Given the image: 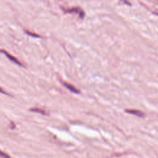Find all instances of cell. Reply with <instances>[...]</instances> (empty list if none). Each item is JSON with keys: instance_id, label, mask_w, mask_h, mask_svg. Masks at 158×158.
I'll return each instance as SVG.
<instances>
[{"instance_id": "6da1fadb", "label": "cell", "mask_w": 158, "mask_h": 158, "mask_svg": "<svg viewBox=\"0 0 158 158\" xmlns=\"http://www.w3.org/2000/svg\"><path fill=\"white\" fill-rule=\"evenodd\" d=\"M62 9H63V11L66 13L67 12H68V13H72V12L77 13L81 19H83L85 17V12L79 7H72V8H69V9L62 8Z\"/></svg>"}, {"instance_id": "7a4b0ae2", "label": "cell", "mask_w": 158, "mask_h": 158, "mask_svg": "<svg viewBox=\"0 0 158 158\" xmlns=\"http://www.w3.org/2000/svg\"><path fill=\"white\" fill-rule=\"evenodd\" d=\"M1 52H3V53L7 56V57L10 60H11L12 62H13L17 64V65H20V66H23V65H22V64L20 61H19L17 58H15V57L12 56L11 54H9L7 52H6V51H4V49H1Z\"/></svg>"}, {"instance_id": "3957f363", "label": "cell", "mask_w": 158, "mask_h": 158, "mask_svg": "<svg viewBox=\"0 0 158 158\" xmlns=\"http://www.w3.org/2000/svg\"><path fill=\"white\" fill-rule=\"evenodd\" d=\"M62 85L64 86H65L69 90H70L72 93H80V90L77 89L75 86H73V85H72L70 83H66V82H62Z\"/></svg>"}, {"instance_id": "277c9868", "label": "cell", "mask_w": 158, "mask_h": 158, "mask_svg": "<svg viewBox=\"0 0 158 158\" xmlns=\"http://www.w3.org/2000/svg\"><path fill=\"white\" fill-rule=\"evenodd\" d=\"M125 112L130 114H133V115H135L136 116L138 117H144V114L138 110H135V109H125Z\"/></svg>"}, {"instance_id": "5b68a950", "label": "cell", "mask_w": 158, "mask_h": 158, "mask_svg": "<svg viewBox=\"0 0 158 158\" xmlns=\"http://www.w3.org/2000/svg\"><path fill=\"white\" fill-rule=\"evenodd\" d=\"M31 111L32 112H38L40 113L43 115H47V113L45 110L41 109H39V108H31L30 109Z\"/></svg>"}, {"instance_id": "8992f818", "label": "cell", "mask_w": 158, "mask_h": 158, "mask_svg": "<svg viewBox=\"0 0 158 158\" xmlns=\"http://www.w3.org/2000/svg\"><path fill=\"white\" fill-rule=\"evenodd\" d=\"M25 32L28 35H30L31 36H33V37H40V35H37V34H35V33H31L30 31H25Z\"/></svg>"}, {"instance_id": "52a82bcc", "label": "cell", "mask_w": 158, "mask_h": 158, "mask_svg": "<svg viewBox=\"0 0 158 158\" xmlns=\"http://www.w3.org/2000/svg\"><path fill=\"white\" fill-rule=\"evenodd\" d=\"M1 157H4V158H10V157L7 154H6L4 153L3 152H1Z\"/></svg>"}, {"instance_id": "ba28073f", "label": "cell", "mask_w": 158, "mask_h": 158, "mask_svg": "<svg viewBox=\"0 0 158 158\" xmlns=\"http://www.w3.org/2000/svg\"><path fill=\"white\" fill-rule=\"evenodd\" d=\"M157 14V15H158V14Z\"/></svg>"}]
</instances>
